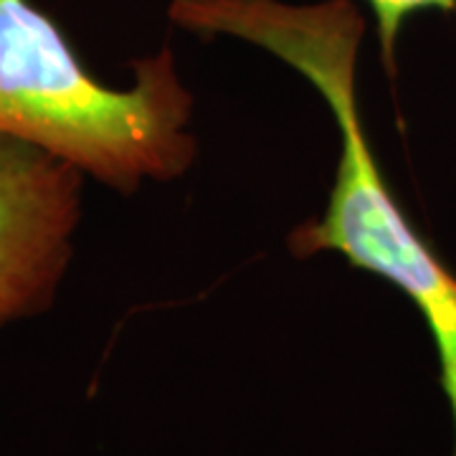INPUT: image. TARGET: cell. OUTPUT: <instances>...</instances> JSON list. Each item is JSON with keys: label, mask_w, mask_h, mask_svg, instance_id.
<instances>
[{"label": "cell", "mask_w": 456, "mask_h": 456, "mask_svg": "<svg viewBox=\"0 0 456 456\" xmlns=\"http://www.w3.org/2000/svg\"><path fill=\"white\" fill-rule=\"evenodd\" d=\"M170 18L185 31L233 36L274 53L327 102L340 132L338 175L325 213L294 228L289 248L302 259L335 251L413 302L436 345L456 456V274L411 224L375 160L358 107L360 8L353 0H173Z\"/></svg>", "instance_id": "cell-1"}, {"label": "cell", "mask_w": 456, "mask_h": 456, "mask_svg": "<svg viewBox=\"0 0 456 456\" xmlns=\"http://www.w3.org/2000/svg\"><path fill=\"white\" fill-rule=\"evenodd\" d=\"M193 97L173 51L134 64V82H99L31 0H0V134L61 158L119 193L175 180L196 160Z\"/></svg>", "instance_id": "cell-2"}, {"label": "cell", "mask_w": 456, "mask_h": 456, "mask_svg": "<svg viewBox=\"0 0 456 456\" xmlns=\"http://www.w3.org/2000/svg\"><path fill=\"white\" fill-rule=\"evenodd\" d=\"M84 175L0 134V327L53 305L82 221Z\"/></svg>", "instance_id": "cell-3"}, {"label": "cell", "mask_w": 456, "mask_h": 456, "mask_svg": "<svg viewBox=\"0 0 456 456\" xmlns=\"http://www.w3.org/2000/svg\"><path fill=\"white\" fill-rule=\"evenodd\" d=\"M375 18V31L380 44L383 66L395 71V46L406 20L421 11H456V0H368Z\"/></svg>", "instance_id": "cell-4"}]
</instances>
